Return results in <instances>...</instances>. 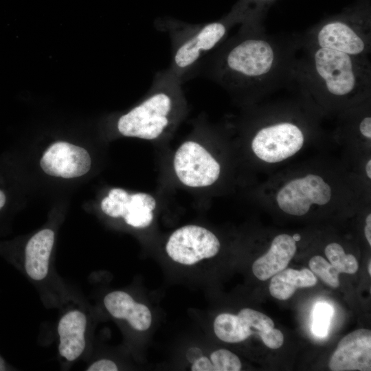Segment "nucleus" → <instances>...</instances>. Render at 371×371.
Listing matches in <instances>:
<instances>
[{
    "mask_svg": "<svg viewBox=\"0 0 371 371\" xmlns=\"http://www.w3.org/2000/svg\"><path fill=\"white\" fill-rule=\"evenodd\" d=\"M300 35L240 28L201 62V74L234 95L257 100L291 86Z\"/></svg>",
    "mask_w": 371,
    "mask_h": 371,
    "instance_id": "obj_1",
    "label": "nucleus"
},
{
    "mask_svg": "<svg viewBox=\"0 0 371 371\" xmlns=\"http://www.w3.org/2000/svg\"><path fill=\"white\" fill-rule=\"evenodd\" d=\"M293 82L320 109L341 112L370 98V58L310 45L300 35Z\"/></svg>",
    "mask_w": 371,
    "mask_h": 371,
    "instance_id": "obj_2",
    "label": "nucleus"
},
{
    "mask_svg": "<svg viewBox=\"0 0 371 371\" xmlns=\"http://www.w3.org/2000/svg\"><path fill=\"white\" fill-rule=\"evenodd\" d=\"M305 106L292 102L262 107L251 140L252 152L258 159L278 164L302 150L315 125Z\"/></svg>",
    "mask_w": 371,
    "mask_h": 371,
    "instance_id": "obj_3",
    "label": "nucleus"
},
{
    "mask_svg": "<svg viewBox=\"0 0 371 371\" xmlns=\"http://www.w3.org/2000/svg\"><path fill=\"white\" fill-rule=\"evenodd\" d=\"M234 25L229 14L218 21L200 24L159 20L157 27L168 34L171 43V60L167 69L182 84L193 78L203 58L226 39Z\"/></svg>",
    "mask_w": 371,
    "mask_h": 371,
    "instance_id": "obj_4",
    "label": "nucleus"
},
{
    "mask_svg": "<svg viewBox=\"0 0 371 371\" xmlns=\"http://www.w3.org/2000/svg\"><path fill=\"white\" fill-rule=\"evenodd\" d=\"M182 83L166 69L157 72L145 98L118 120L124 136L153 140L170 125L182 99Z\"/></svg>",
    "mask_w": 371,
    "mask_h": 371,
    "instance_id": "obj_5",
    "label": "nucleus"
},
{
    "mask_svg": "<svg viewBox=\"0 0 371 371\" xmlns=\"http://www.w3.org/2000/svg\"><path fill=\"white\" fill-rule=\"evenodd\" d=\"M306 43L370 58L371 25L368 14H346L324 20L300 35Z\"/></svg>",
    "mask_w": 371,
    "mask_h": 371,
    "instance_id": "obj_6",
    "label": "nucleus"
},
{
    "mask_svg": "<svg viewBox=\"0 0 371 371\" xmlns=\"http://www.w3.org/2000/svg\"><path fill=\"white\" fill-rule=\"evenodd\" d=\"M332 185L316 173L298 175L284 182L275 194V201L285 214L302 216L314 206H325L333 199Z\"/></svg>",
    "mask_w": 371,
    "mask_h": 371,
    "instance_id": "obj_7",
    "label": "nucleus"
},
{
    "mask_svg": "<svg viewBox=\"0 0 371 371\" xmlns=\"http://www.w3.org/2000/svg\"><path fill=\"white\" fill-rule=\"evenodd\" d=\"M221 247L218 238L209 229L188 225L175 230L166 245L168 256L183 265H192L215 256Z\"/></svg>",
    "mask_w": 371,
    "mask_h": 371,
    "instance_id": "obj_8",
    "label": "nucleus"
},
{
    "mask_svg": "<svg viewBox=\"0 0 371 371\" xmlns=\"http://www.w3.org/2000/svg\"><path fill=\"white\" fill-rule=\"evenodd\" d=\"M174 168L180 181L193 188L213 184L221 173L219 163L203 146L192 141L183 143L177 149Z\"/></svg>",
    "mask_w": 371,
    "mask_h": 371,
    "instance_id": "obj_9",
    "label": "nucleus"
},
{
    "mask_svg": "<svg viewBox=\"0 0 371 371\" xmlns=\"http://www.w3.org/2000/svg\"><path fill=\"white\" fill-rule=\"evenodd\" d=\"M156 207L154 197L147 193L128 194L121 188H113L101 202L102 210L108 216L122 217L125 222L134 227L144 228L153 219Z\"/></svg>",
    "mask_w": 371,
    "mask_h": 371,
    "instance_id": "obj_10",
    "label": "nucleus"
},
{
    "mask_svg": "<svg viewBox=\"0 0 371 371\" xmlns=\"http://www.w3.org/2000/svg\"><path fill=\"white\" fill-rule=\"evenodd\" d=\"M91 163L85 149L64 142L50 146L41 159V166L45 173L65 179L85 175L90 170Z\"/></svg>",
    "mask_w": 371,
    "mask_h": 371,
    "instance_id": "obj_11",
    "label": "nucleus"
},
{
    "mask_svg": "<svg viewBox=\"0 0 371 371\" xmlns=\"http://www.w3.org/2000/svg\"><path fill=\"white\" fill-rule=\"evenodd\" d=\"M328 367L332 371L371 370V331L358 329L344 336L333 353Z\"/></svg>",
    "mask_w": 371,
    "mask_h": 371,
    "instance_id": "obj_12",
    "label": "nucleus"
},
{
    "mask_svg": "<svg viewBox=\"0 0 371 371\" xmlns=\"http://www.w3.org/2000/svg\"><path fill=\"white\" fill-rule=\"evenodd\" d=\"M297 250L293 236L281 234L274 237L268 251L252 265V271L260 280H266L286 269Z\"/></svg>",
    "mask_w": 371,
    "mask_h": 371,
    "instance_id": "obj_13",
    "label": "nucleus"
},
{
    "mask_svg": "<svg viewBox=\"0 0 371 371\" xmlns=\"http://www.w3.org/2000/svg\"><path fill=\"white\" fill-rule=\"evenodd\" d=\"M104 304L113 317L126 319L137 330H146L151 325L152 315L149 308L136 302L126 292L116 291L109 293L104 298Z\"/></svg>",
    "mask_w": 371,
    "mask_h": 371,
    "instance_id": "obj_14",
    "label": "nucleus"
},
{
    "mask_svg": "<svg viewBox=\"0 0 371 371\" xmlns=\"http://www.w3.org/2000/svg\"><path fill=\"white\" fill-rule=\"evenodd\" d=\"M86 324L85 315L79 311L67 313L59 322V352L68 361L76 359L84 351Z\"/></svg>",
    "mask_w": 371,
    "mask_h": 371,
    "instance_id": "obj_15",
    "label": "nucleus"
},
{
    "mask_svg": "<svg viewBox=\"0 0 371 371\" xmlns=\"http://www.w3.org/2000/svg\"><path fill=\"white\" fill-rule=\"evenodd\" d=\"M54 241V232L45 229L34 234L27 243L25 269L32 279L41 280L46 277Z\"/></svg>",
    "mask_w": 371,
    "mask_h": 371,
    "instance_id": "obj_16",
    "label": "nucleus"
},
{
    "mask_svg": "<svg viewBox=\"0 0 371 371\" xmlns=\"http://www.w3.org/2000/svg\"><path fill=\"white\" fill-rule=\"evenodd\" d=\"M316 282L317 278L311 270L289 268L272 276L269 289L273 297L286 300L293 296L297 288L311 287Z\"/></svg>",
    "mask_w": 371,
    "mask_h": 371,
    "instance_id": "obj_17",
    "label": "nucleus"
},
{
    "mask_svg": "<svg viewBox=\"0 0 371 371\" xmlns=\"http://www.w3.org/2000/svg\"><path fill=\"white\" fill-rule=\"evenodd\" d=\"M214 331L218 339L227 343L241 342L254 333L240 317L227 313L215 318Z\"/></svg>",
    "mask_w": 371,
    "mask_h": 371,
    "instance_id": "obj_18",
    "label": "nucleus"
},
{
    "mask_svg": "<svg viewBox=\"0 0 371 371\" xmlns=\"http://www.w3.org/2000/svg\"><path fill=\"white\" fill-rule=\"evenodd\" d=\"M324 253L330 263L339 273L352 274L357 271L359 264L357 258L352 254H346L339 243H329L326 246Z\"/></svg>",
    "mask_w": 371,
    "mask_h": 371,
    "instance_id": "obj_19",
    "label": "nucleus"
},
{
    "mask_svg": "<svg viewBox=\"0 0 371 371\" xmlns=\"http://www.w3.org/2000/svg\"><path fill=\"white\" fill-rule=\"evenodd\" d=\"M333 307L328 303L320 302L315 304L313 311L312 331L319 337L327 335L332 315Z\"/></svg>",
    "mask_w": 371,
    "mask_h": 371,
    "instance_id": "obj_20",
    "label": "nucleus"
},
{
    "mask_svg": "<svg viewBox=\"0 0 371 371\" xmlns=\"http://www.w3.org/2000/svg\"><path fill=\"white\" fill-rule=\"evenodd\" d=\"M309 267L326 284L337 288L339 285V272L330 263L322 256H315L309 260Z\"/></svg>",
    "mask_w": 371,
    "mask_h": 371,
    "instance_id": "obj_21",
    "label": "nucleus"
},
{
    "mask_svg": "<svg viewBox=\"0 0 371 371\" xmlns=\"http://www.w3.org/2000/svg\"><path fill=\"white\" fill-rule=\"evenodd\" d=\"M214 371H239L241 362L235 354L226 349H219L210 355Z\"/></svg>",
    "mask_w": 371,
    "mask_h": 371,
    "instance_id": "obj_22",
    "label": "nucleus"
},
{
    "mask_svg": "<svg viewBox=\"0 0 371 371\" xmlns=\"http://www.w3.org/2000/svg\"><path fill=\"white\" fill-rule=\"evenodd\" d=\"M244 322L254 331L263 332L274 327L273 320L264 313L251 308H245L238 314Z\"/></svg>",
    "mask_w": 371,
    "mask_h": 371,
    "instance_id": "obj_23",
    "label": "nucleus"
},
{
    "mask_svg": "<svg viewBox=\"0 0 371 371\" xmlns=\"http://www.w3.org/2000/svg\"><path fill=\"white\" fill-rule=\"evenodd\" d=\"M262 342L269 348L277 349L282 346L284 342V335L282 333L276 328L259 332Z\"/></svg>",
    "mask_w": 371,
    "mask_h": 371,
    "instance_id": "obj_24",
    "label": "nucleus"
},
{
    "mask_svg": "<svg viewBox=\"0 0 371 371\" xmlns=\"http://www.w3.org/2000/svg\"><path fill=\"white\" fill-rule=\"evenodd\" d=\"M87 371H117L116 364L109 359H101L91 364Z\"/></svg>",
    "mask_w": 371,
    "mask_h": 371,
    "instance_id": "obj_25",
    "label": "nucleus"
},
{
    "mask_svg": "<svg viewBox=\"0 0 371 371\" xmlns=\"http://www.w3.org/2000/svg\"><path fill=\"white\" fill-rule=\"evenodd\" d=\"M192 371H214L211 361L205 356H201L192 363Z\"/></svg>",
    "mask_w": 371,
    "mask_h": 371,
    "instance_id": "obj_26",
    "label": "nucleus"
},
{
    "mask_svg": "<svg viewBox=\"0 0 371 371\" xmlns=\"http://www.w3.org/2000/svg\"><path fill=\"white\" fill-rule=\"evenodd\" d=\"M201 356L202 351L196 347L189 348L186 353V358L190 363H193Z\"/></svg>",
    "mask_w": 371,
    "mask_h": 371,
    "instance_id": "obj_27",
    "label": "nucleus"
},
{
    "mask_svg": "<svg viewBox=\"0 0 371 371\" xmlns=\"http://www.w3.org/2000/svg\"><path fill=\"white\" fill-rule=\"evenodd\" d=\"M364 234L369 245H371V214L370 213H369L366 218Z\"/></svg>",
    "mask_w": 371,
    "mask_h": 371,
    "instance_id": "obj_28",
    "label": "nucleus"
},
{
    "mask_svg": "<svg viewBox=\"0 0 371 371\" xmlns=\"http://www.w3.org/2000/svg\"><path fill=\"white\" fill-rule=\"evenodd\" d=\"M365 172L367 176V178L371 179V159H369L365 166Z\"/></svg>",
    "mask_w": 371,
    "mask_h": 371,
    "instance_id": "obj_29",
    "label": "nucleus"
},
{
    "mask_svg": "<svg viewBox=\"0 0 371 371\" xmlns=\"http://www.w3.org/2000/svg\"><path fill=\"white\" fill-rule=\"evenodd\" d=\"M5 200L6 198L5 194L0 190V210L4 206Z\"/></svg>",
    "mask_w": 371,
    "mask_h": 371,
    "instance_id": "obj_30",
    "label": "nucleus"
},
{
    "mask_svg": "<svg viewBox=\"0 0 371 371\" xmlns=\"http://www.w3.org/2000/svg\"><path fill=\"white\" fill-rule=\"evenodd\" d=\"M7 370V365L5 360L0 355V371H4Z\"/></svg>",
    "mask_w": 371,
    "mask_h": 371,
    "instance_id": "obj_31",
    "label": "nucleus"
},
{
    "mask_svg": "<svg viewBox=\"0 0 371 371\" xmlns=\"http://www.w3.org/2000/svg\"><path fill=\"white\" fill-rule=\"evenodd\" d=\"M293 238L296 241L298 242L301 240V236L299 234H295L292 236Z\"/></svg>",
    "mask_w": 371,
    "mask_h": 371,
    "instance_id": "obj_32",
    "label": "nucleus"
},
{
    "mask_svg": "<svg viewBox=\"0 0 371 371\" xmlns=\"http://www.w3.org/2000/svg\"><path fill=\"white\" fill-rule=\"evenodd\" d=\"M368 273L370 275V274H371V262H370V259L369 260L368 265Z\"/></svg>",
    "mask_w": 371,
    "mask_h": 371,
    "instance_id": "obj_33",
    "label": "nucleus"
}]
</instances>
